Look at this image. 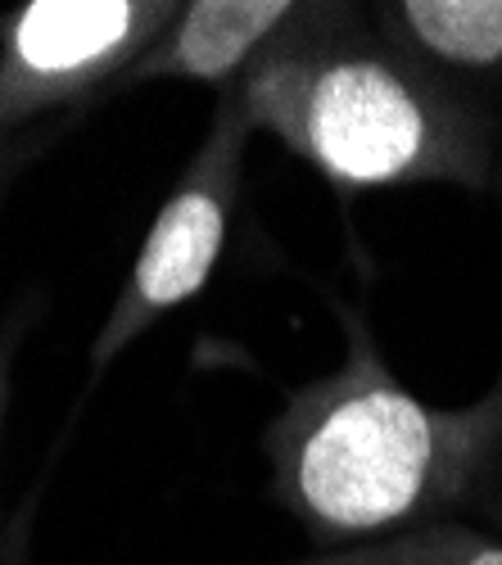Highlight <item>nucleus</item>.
Returning a JSON list of instances; mask_svg holds the SVG:
<instances>
[{"label":"nucleus","mask_w":502,"mask_h":565,"mask_svg":"<svg viewBox=\"0 0 502 565\" xmlns=\"http://www.w3.org/2000/svg\"><path fill=\"white\" fill-rule=\"evenodd\" d=\"M344 362L299 385L263 435L271 498L317 547H349L452 521L502 470V366L467 407L407 390L372 326L335 303Z\"/></svg>","instance_id":"nucleus-1"},{"label":"nucleus","mask_w":502,"mask_h":565,"mask_svg":"<svg viewBox=\"0 0 502 565\" xmlns=\"http://www.w3.org/2000/svg\"><path fill=\"white\" fill-rule=\"evenodd\" d=\"M232 90L245 122L281 140L335 195L484 191L493 177V136L476 96L403 60L362 6L303 0Z\"/></svg>","instance_id":"nucleus-2"},{"label":"nucleus","mask_w":502,"mask_h":565,"mask_svg":"<svg viewBox=\"0 0 502 565\" xmlns=\"http://www.w3.org/2000/svg\"><path fill=\"white\" fill-rule=\"evenodd\" d=\"M181 0H23L0 19V200L177 19Z\"/></svg>","instance_id":"nucleus-3"},{"label":"nucleus","mask_w":502,"mask_h":565,"mask_svg":"<svg viewBox=\"0 0 502 565\" xmlns=\"http://www.w3.org/2000/svg\"><path fill=\"white\" fill-rule=\"evenodd\" d=\"M249 136L254 127L241 114L236 90H222L213 100L200 150L191 154L186 172L177 177L163 209L154 213L150 235L131 258L114 308L105 312L96 340H90V381L105 375V366L122 358L150 326H159L168 312L191 303L209 286L245 185Z\"/></svg>","instance_id":"nucleus-4"},{"label":"nucleus","mask_w":502,"mask_h":565,"mask_svg":"<svg viewBox=\"0 0 502 565\" xmlns=\"http://www.w3.org/2000/svg\"><path fill=\"white\" fill-rule=\"evenodd\" d=\"M299 10L303 0H181L177 19L122 73L118 90L195 82V86H213L222 96L299 19Z\"/></svg>","instance_id":"nucleus-5"},{"label":"nucleus","mask_w":502,"mask_h":565,"mask_svg":"<svg viewBox=\"0 0 502 565\" xmlns=\"http://www.w3.org/2000/svg\"><path fill=\"white\" fill-rule=\"evenodd\" d=\"M372 23L403 60L458 90L502 77V0H385Z\"/></svg>","instance_id":"nucleus-6"},{"label":"nucleus","mask_w":502,"mask_h":565,"mask_svg":"<svg viewBox=\"0 0 502 565\" xmlns=\"http://www.w3.org/2000/svg\"><path fill=\"white\" fill-rule=\"evenodd\" d=\"M290 565H502V539L471 530L462 521H435L403 534L349 543L335 552H317Z\"/></svg>","instance_id":"nucleus-7"},{"label":"nucleus","mask_w":502,"mask_h":565,"mask_svg":"<svg viewBox=\"0 0 502 565\" xmlns=\"http://www.w3.org/2000/svg\"><path fill=\"white\" fill-rule=\"evenodd\" d=\"M23 326H28V312L19 308L6 321V331H0V430H6V412H10V385H14V358L23 344Z\"/></svg>","instance_id":"nucleus-8"},{"label":"nucleus","mask_w":502,"mask_h":565,"mask_svg":"<svg viewBox=\"0 0 502 565\" xmlns=\"http://www.w3.org/2000/svg\"><path fill=\"white\" fill-rule=\"evenodd\" d=\"M489 521H498V530H502V502H489Z\"/></svg>","instance_id":"nucleus-9"}]
</instances>
